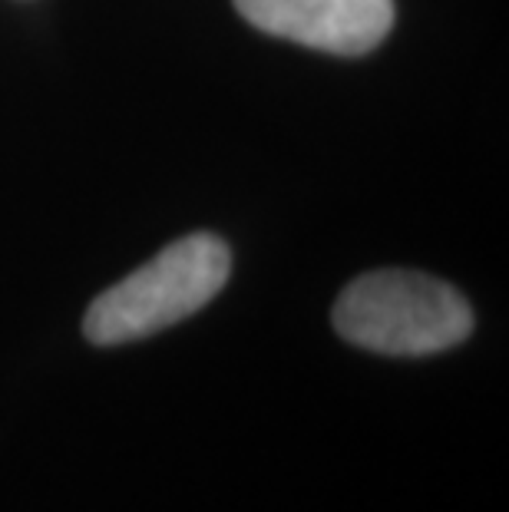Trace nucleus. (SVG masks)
Here are the masks:
<instances>
[{
    "mask_svg": "<svg viewBox=\"0 0 509 512\" xmlns=\"http://www.w3.org/2000/svg\"><path fill=\"white\" fill-rule=\"evenodd\" d=\"M334 331L354 347L387 357H430L473 331L467 298L440 278L384 268L354 278L334 304Z\"/></svg>",
    "mask_w": 509,
    "mask_h": 512,
    "instance_id": "1",
    "label": "nucleus"
},
{
    "mask_svg": "<svg viewBox=\"0 0 509 512\" xmlns=\"http://www.w3.org/2000/svg\"><path fill=\"white\" fill-rule=\"evenodd\" d=\"M229 275L232 252L219 235L196 232L179 238L90 304L83 318L86 341L116 347L166 331L202 311Z\"/></svg>",
    "mask_w": 509,
    "mask_h": 512,
    "instance_id": "2",
    "label": "nucleus"
},
{
    "mask_svg": "<svg viewBox=\"0 0 509 512\" xmlns=\"http://www.w3.org/2000/svg\"><path fill=\"white\" fill-rule=\"evenodd\" d=\"M235 7L265 34L338 57L371 53L394 27V0H235Z\"/></svg>",
    "mask_w": 509,
    "mask_h": 512,
    "instance_id": "3",
    "label": "nucleus"
}]
</instances>
